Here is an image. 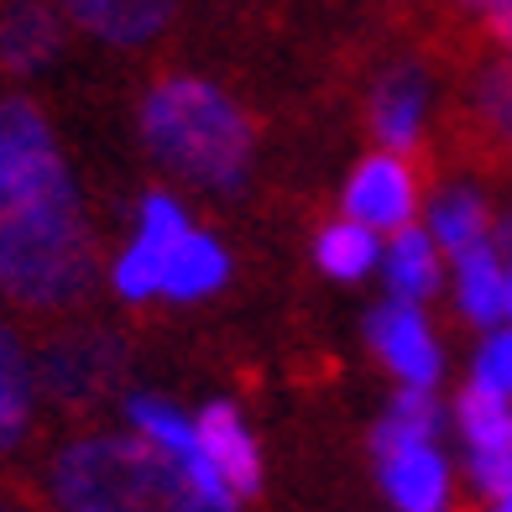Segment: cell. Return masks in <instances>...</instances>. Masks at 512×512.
Here are the masks:
<instances>
[{
	"label": "cell",
	"instance_id": "1",
	"mask_svg": "<svg viewBox=\"0 0 512 512\" xmlns=\"http://www.w3.org/2000/svg\"><path fill=\"white\" fill-rule=\"evenodd\" d=\"M48 497L58 512H204L189 471L136 429L68 439L48 465Z\"/></svg>",
	"mask_w": 512,
	"mask_h": 512
},
{
	"label": "cell",
	"instance_id": "2",
	"mask_svg": "<svg viewBox=\"0 0 512 512\" xmlns=\"http://www.w3.org/2000/svg\"><path fill=\"white\" fill-rule=\"evenodd\" d=\"M95 283L89 236L74 178L0 215V293L21 309H68Z\"/></svg>",
	"mask_w": 512,
	"mask_h": 512
},
{
	"label": "cell",
	"instance_id": "3",
	"mask_svg": "<svg viewBox=\"0 0 512 512\" xmlns=\"http://www.w3.org/2000/svg\"><path fill=\"white\" fill-rule=\"evenodd\" d=\"M142 142L168 173L199 189H241L251 168V121L204 79H162L142 100Z\"/></svg>",
	"mask_w": 512,
	"mask_h": 512
},
{
	"label": "cell",
	"instance_id": "4",
	"mask_svg": "<svg viewBox=\"0 0 512 512\" xmlns=\"http://www.w3.org/2000/svg\"><path fill=\"white\" fill-rule=\"evenodd\" d=\"M68 183V162L58 152V136L32 100L6 95L0 100V215L37 194Z\"/></svg>",
	"mask_w": 512,
	"mask_h": 512
},
{
	"label": "cell",
	"instance_id": "5",
	"mask_svg": "<svg viewBox=\"0 0 512 512\" xmlns=\"http://www.w3.org/2000/svg\"><path fill=\"white\" fill-rule=\"evenodd\" d=\"M189 215L173 194H147L136 204V230L121 246V256L110 262V288L126 298V304H147L162 293V272H168L178 241L189 236Z\"/></svg>",
	"mask_w": 512,
	"mask_h": 512
},
{
	"label": "cell",
	"instance_id": "6",
	"mask_svg": "<svg viewBox=\"0 0 512 512\" xmlns=\"http://www.w3.org/2000/svg\"><path fill=\"white\" fill-rule=\"evenodd\" d=\"M126 424L136 434H147L157 450H168L183 471H189L194 492L204 497V512H236L241 507L236 486L209 465V455L199 445V424H194V418H183V408H173L168 398H152V392H136V398H126Z\"/></svg>",
	"mask_w": 512,
	"mask_h": 512
},
{
	"label": "cell",
	"instance_id": "7",
	"mask_svg": "<svg viewBox=\"0 0 512 512\" xmlns=\"http://www.w3.org/2000/svg\"><path fill=\"white\" fill-rule=\"evenodd\" d=\"M126 351L115 335L84 330V335H58L48 351L37 356V392H48L53 403H95L105 398V387L121 377Z\"/></svg>",
	"mask_w": 512,
	"mask_h": 512
},
{
	"label": "cell",
	"instance_id": "8",
	"mask_svg": "<svg viewBox=\"0 0 512 512\" xmlns=\"http://www.w3.org/2000/svg\"><path fill=\"white\" fill-rule=\"evenodd\" d=\"M366 340L377 361L398 377L403 387H434L439 371H445V356H439L434 324L424 319V309L408 304V298H392L377 314L366 319Z\"/></svg>",
	"mask_w": 512,
	"mask_h": 512
},
{
	"label": "cell",
	"instance_id": "9",
	"mask_svg": "<svg viewBox=\"0 0 512 512\" xmlns=\"http://www.w3.org/2000/svg\"><path fill=\"white\" fill-rule=\"evenodd\" d=\"M413 209H418V178L403 162V152H392V147L371 152L351 173V183H345V215L382 230V236L413 225Z\"/></svg>",
	"mask_w": 512,
	"mask_h": 512
},
{
	"label": "cell",
	"instance_id": "10",
	"mask_svg": "<svg viewBox=\"0 0 512 512\" xmlns=\"http://www.w3.org/2000/svg\"><path fill=\"white\" fill-rule=\"evenodd\" d=\"M382 492L398 512H450V460L434 439L382 450Z\"/></svg>",
	"mask_w": 512,
	"mask_h": 512
},
{
	"label": "cell",
	"instance_id": "11",
	"mask_svg": "<svg viewBox=\"0 0 512 512\" xmlns=\"http://www.w3.org/2000/svg\"><path fill=\"white\" fill-rule=\"evenodd\" d=\"M63 53V11L48 0H11L0 11V68L6 74H42Z\"/></svg>",
	"mask_w": 512,
	"mask_h": 512
},
{
	"label": "cell",
	"instance_id": "12",
	"mask_svg": "<svg viewBox=\"0 0 512 512\" xmlns=\"http://www.w3.org/2000/svg\"><path fill=\"white\" fill-rule=\"evenodd\" d=\"M58 11L110 48H142L173 21V0H58Z\"/></svg>",
	"mask_w": 512,
	"mask_h": 512
},
{
	"label": "cell",
	"instance_id": "13",
	"mask_svg": "<svg viewBox=\"0 0 512 512\" xmlns=\"http://www.w3.org/2000/svg\"><path fill=\"white\" fill-rule=\"evenodd\" d=\"M194 424H199V445H204L209 465L236 486V497H251L262 486V450H256L246 418L230 403H209Z\"/></svg>",
	"mask_w": 512,
	"mask_h": 512
},
{
	"label": "cell",
	"instance_id": "14",
	"mask_svg": "<svg viewBox=\"0 0 512 512\" xmlns=\"http://www.w3.org/2000/svg\"><path fill=\"white\" fill-rule=\"evenodd\" d=\"M37 413V361L6 319H0V455H11L32 434Z\"/></svg>",
	"mask_w": 512,
	"mask_h": 512
},
{
	"label": "cell",
	"instance_id": "15",
	"mask_svg": "<svg viewBox=\"0 0 512 512\" xmlns=\"http://www.w3.org/2000/svg\"><path fill=\"white\" fill-rule=\"evenodd\" d=\"M439 251L434 236L424 225H403L382 241V277H387V293L392 298H408V304H424V298L439 293L445 283V267H439Z\"/></svg>",
	"mask_w": 512,
	"mask_h": 512
},
{
	"label": "cell",
	"instance_id": "16",
	"mask_svg": "<svg viewBox=\"0 0 512 512\" xmlns=\"http://www.w3.org/2000/svg\"><path fill=\"white\" fill-rule=\"evenodd\" d=\"M455 304L476 330H492L507 319V262L502 246L481 241L471 251L455 256Z\"/></svg>",
	"mask_w": 512,
	"mask_h": 512
},
{
	"label": "cell",
	"instance_id": "17",
	"mask_svg": "<svg viewBox=\"0 0 512 512\" xmlns=\"http://www.w3.org/2000/svg\"><path fill=\"white\" fill-rule=\"evenodd\" d=\"M424 115H429V79L418 68H398V74L382 79L377 100H371V126H377L382 147L408 152L424 131Z\"/></svg>",
	"mask_w": 512,
	"mask_h": 512
},
{
	"label": "cell",
	"instance_id": "18",
	"mask_svg": "<svg viewBox=\"0 0 512 512\" xmlns=\"http://www.w3.org/2000/svg\"><path fill=\"white\" fill-rule=\"evenodd\" d=\"M230 277V256L215 236H204V230H189V236L178 241L168 272H162V298H173V304H199L209 298L215 288H225Z\"/></svg>",
	"mask_w": 512,
	"mask_h": 512
},
{
	"label": "cell",
	"instance_id": "19",
	"mask_svg": "<svg viewBox=\"0 0 512 512\" xmlns=\"http://www.w3.org/2000/svg\"><path fill=\"white\" fill-rule=\"evenodd\" d=\"M314 262L335 277V283H361L366 272L382 267V230H371L361 220H335L319 230L314 241Z\"/></svg>",
	"mask_w": 512,
	"mask_h": 512
},
{
	"label": "cell",
	"instance_id": "20",
	"mask_svg": "<svg viewBox=\"0 0 512 512\" xmlns=\"http://www.w3.org/2000/svg\"><path fill=\"white\" fill-rule=\"evenodd\" d=\"M455 424L471 455H512V398H502V392L471 382L455 403Z\"/></svg>",
	"mask_w": 512,
	"mask_h": 512
},
{
	"label": "cell",
	"instance_id": "21",
	"mask_svg": "<svg viewBox=\"0 0 512 512\" xmlns=\"http://www.w3.org/2000/svg\"><path fill=\"white\" fill-rule=\"evenodd\" d=\"M424 230L434 236V246H439V251L460 256V251H471V246H481V241H486L492 220H486V204H481L476 194L450 189V194H439V199H434L429 225H424Z\"/></svg>",
	"mask_w": 512,
	"mask_h": 512
},
{
	"label": "cell",
	"instance_id": "22",
	"mask_svg": "<svg viewBox=\"0 0 512 512\" xmlns=\"http://www.w3.org/2000/svg\"><path fill=\"white\" fill-rule=\"evenodd\" d=\"M434 434H439V398H434V387H403L398 398L387 403V413H382L377 455L398 450V445H418V439H434Z\"/></svg>",
	"mask_w": 512,
	"mask_h": 512
},
{
	"label": "cell",
	"instance_id": "23",
	"mask_svg": "<svg viewBox=\"0 0 512 512\" xmlns=\"http://www.w3.org/2000/svg\"><path fill=\"white\" fill-rule=\"evenodd\" d=\"M471 382L476 387H486V392H502V398H512V324L507 330H486V340H481V351H476V361H471Z\"/></svg>",
	"mask_w": 512,
	"mask_h": 512
},
{
	"label": "cell",
	"instance_id": "24",
	"mask_svg": "<svg viewBox=\"0 0 512 512\" xmlns=\"http://www.w3.org/2000/svg\"><path fill=\"white\" fill-rule=\"evenodd\" d=\"M471 481L486 502L512 492V455H471Z\"/></svg>",
	"mask_w": 512,
	"mask_h": 512
},
{
	"label": "cell",
	"instance_id": "25",
	"mask_svg": "<svg viewBox=\"0 0 512 512\" xmlns=\"http://www.w3.org/2000/svg\"><path fill=\"white\" fill-rule=\"evenodd\" d=\"M486 105H492L497 126L512 131V79H492V84H486Z\"/></svg>",
	"mask_w": 512,
	"mask_h": 512
},
{
	"label": "cell",
	"instance_id": "26",
	"mask_svg": "<svg viewBox=\"0 0 512 512\" xmlns=\"http://www.w3.org/2000/svg\"><path fill=\"white\" fill-rule=\"evenodd\" d=\"M486 11H492V16L502 21V27L512 32V0H492V6H486Z\"/></svg>",
	"mask_w": 512,
	"mask_h": 512
},
{
	"label": "cell",
	"instance_id": "27",
	"mask_svg": "<svg viewBox=\"0 0 512 512\" xmlns=\"http://www.w3.org/2000/svg\"><path fill=\"white\" fill-rule=\"evenodd\" d=\"M492 512H512V492H502V497H492Z\"/></svg>",
	"mask_w": 512,
	"mask_h": 512
},
{
	"label": "cell",
	"instance_id": "28",
	"mask_svg": "<svg viewBox=\"0 0 512 512\" xmlns=\"http://www.w3.org/2000/svg\"><path fill=\"white\" fill-rule=\"evenodd\" d=\"M507 319H512V267H507Z\"/></svg>",
	"mask_w": 512,
	"mask_h": 512
},
{
	"label": "cell",
	"instance_id": "29",
	"mask_svg": "<svg viewBox=\"0 0 512 512\" xmlns=\"http://www.w3.org/2000/svg\"><path fill=\"white\" fill-rule=\"evenodd\" d=\"M0 512H27V507H16V502H6V497H0Z\"/></svg>",
	"mask_w": 512,
	"mask_h": 512
},
{
	"label": "cell",
	"instance_id": "30",
	"mask_svg": "<svg viewBox=\"0 0 512 512\" xmlns=\"http://www.w3.org/2000/svg\"><path fill=\"white\" fill-rule=\"evenodd\" d=\"M502 246H512V220L502 225Z\"/></svg>",
	"mask_w": 512,
	"mask_h": 512
},
{
	"label": "cell",
	"instance_id": "31",
	"mask_svg": "<svg viewBox=\"0 0 512 512\" xmlns=\"http://www.w3.org/2000/svg\"><path fill=\"white\" fill-rule=\"evenodd\" d=\"M465 6H481V11H486V6H492V0H465Z\"/></svg>",
	"mask_w": 512,
	"mask_h": 512
}]
</instances>
